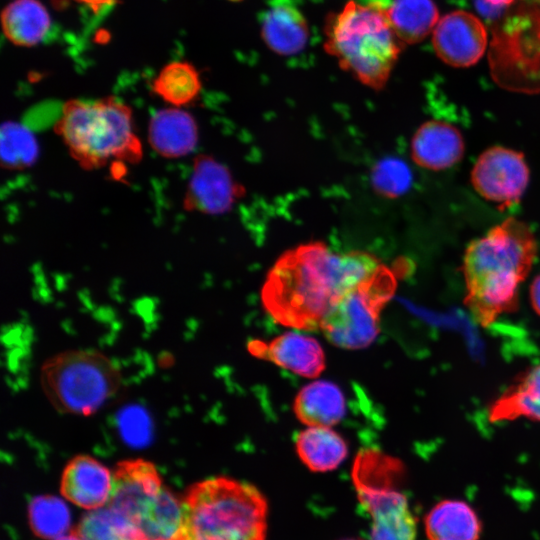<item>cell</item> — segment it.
<instances>
[{
  "label": "cell",
  "mask_w": 540,
  "mask_h": 540,
  "mask_svg": "<svg viewBox=\"0 0 540 540\" xmlns=\"http://www.w3.org/2000/svg\"><path fill=\"white\" fill-rule=\"evenodd\" d=\"M381 262L365 251L335 253L323 242L287 250L264 282L261 298L279 324L317 331L329 311L348 292L370 277Z\"/></svg>",
  "instance_id": "cell-1"
},
{
  "label": "cell",
  "mask_w": 540,
  "mask_h": 540,
  "mask_svg": "<svg viewBox=\"0 0 540 540\" xmlns=\"http://www.w3.org/2000/svg\"><path fill=\"white\" fill-rule=\"evenodd\" d=\"M537 243L529 226L508 218L467 246L463 259L464 303L486 327L518 307V288L529 274Z\"/></svg>",
  "instance_id": "cell-2"
},
{
  "label": "cell",
  "mask_w": 540,
  "mask_h": 540,
  "mask_svg": "<svg viewBox=\"0 0 540 540\" xmlns=\"http://www.w3.org/2000/svg\"><path fill=\"white\" fill-rule=\"evenodd\" d=\"M380 2L348 1L328 15L324 49L340 68L374 90L384 88L399 58L403 43Z\"/></svg>",
  "instance_id": "cell-3"
},
{
  "label": "cell",
  "mask_w": 540,
  "mask_h": 540,
  "mask_svg": "<svg viewBox=\"0 0 540 540\" xmlns=\"http://www.w3.org/2000/svg\"><path fill=\"white\" fill-rule=\"evenodd\" d=\"M54 131L86 171L137 164L143 158L142 143L134 131L133 111L115 97L66 101Z\"/></svg>",
  "instance_id": "cell-4"
},
{
  "label": "cell",
  "mask_w": 540,
  "mask_h": 540,
  "mask_svg": "<svg viewBox=\"0 0 540 540\" xmlns=\"http://www.w3.org/2000/svg\"><path fill=\"white\" fill-rule=\"evenodd\" d=\"M178 540H265L268 504L252 484L225 476L193 484Z\"/></svg>",
  "instance_id": "cell-5"
},
{
  "label": "cell",
  "mask_w": 540,
  "mask_h": 540,
  "mask_svg": "<svg viewBox=\"0 0 540 540\" xmlns=\"http://www.w3.org/2000/svg\"><path fill=\"white\" fill-rule=\"evenodd\" d=\"M105 506L140 540H178L180 536L182 501L163 485L149 461L131 459L116 466Z\"/></svg>",
  "instance_id": "cell-6"
},
{
  "label": "cell",
  "mask_w": 540,
  "mask_h": 540,
  "mask_svg": "<svg viewBox=\"0 0 540 540\" xmlns=\"http://www.w3.org/2000/svg\"><path fill=\"white\" fill-rule=\"evenodd\" d=\"M40 382L56 410L89 416L117 393L121 373L98 351L71 350L52 356L42 365Z\"/></svg>",
  "instance_id": "cell-7"
},
{
  "label": "cell",
  "mask_w": 540,
  "mask_h": 540,
  "mask_svg": "<svg viewBox=\"0 0 540 540\" xmlns=\"http://www.w3.org/2000/svg\"><path fill=\"white\" fill-rule=\"evenodd\" d=\"M401 462L376 449L355 458L352 479L361 508L370 519L369 540H416V521L398 485Z\"/></svg>",
  "instance_id": "cell-8"
},
{
  "label": "cell",
  "mask_w": 540,
  "mask_h": 540,
  "mask_svg": "<svg viewBox=\"0 0 540 540\" xmlns=\"http://www.w3.org/2000/svg\"><path fill=\"white\" fill-rule=\"evenodd\" d=\"M395 289L393 272L381 263L370 277L337 302L322 321L320 330L338 347H367L378 334L380 312Z\"/></svg>",
  "instance_id": "cell-9"
},
{
  "label": "cell",
  "mask_w": 540,
  "mask_h": 540,
  "mask_svg": "<svg viewBox=\"0 0 540 540\" xmlns=\"http://www.w3.org/2000/svg\"><path fill=\"white\" fill-rule=\"evenodd\" d=\"M529 178L524 155L502 146H493L481 153L471 172V182L477 193L500 207L519 202Z\"/></svg>",
  "instance_id": "cell-10"
},
{
  "label": "cell",
  "mask_w": 540,
  "mask_h": 540,
  "mask_svg": "<svg viewBox=\"0 0 540 540\" xmlns=\"http://www.w3.org/2000/svg\"><path fill=\"white\" fill-rule=\"evenodd\" d=\"M436 55L453 67L476 64L487 47V31L482 21L467 11H453L441 17L433 30Z\"/></svg>",
  "instance_id": "cell-11"
},
{
  "label": "cell",
  "mask_w": 540,
  "mask_h": 540,
  "mask_svg": "<svg viewBox=\"0 0 540 540\" xmlns=\"http://www.w3.org/2000/svg\"><path fill=\"white\" fill-rule=\"evenodd\" d=\"M238 191L229 170L209 155L194 158L183 198V209L203 214H223L232 207Z\"/></svg>",
  "instance_id": "cell-12"
},
{
  "label": "cell",
  "mask_w": 540,
  "mask_h": 540,
  "mask_svg": "<svg viewBox=\"0 0 540 540\" xmlns=\"http://www.w3.org/2000/svg\"><path fill=\"white\" fill-rule=\"evenodd\" d=\"M248 351L306 378H316L325 369V355L319 342L297 332H286L269 342L251 340Z\"/></svg>",
  "instance_id": "cell-13"
},
{
  "label": "cell",
  "mask_w": 540,
  "mask_h": 540,
  "mask_svg": "<svg viewBox=\"0 0 540 540\" xmlns=\"http://www.w3.org/2000/svg\"><path fill=\"white\" fill-rule=\"evenodd\" d=\"M112 485L113 472L89 455H78L66 464L60 491L73 504L94 510L107 504Z\"/></svg>",
  "instance_id": "cell-14"
},
{
  "label": "cell",
  "mask_w": 540,
  "mask_h": 540,
  "mask_svg": "<svg viewBox=\"0 0 540 540\" xmlns=\"http://www.w3.org/2000/svg\"><path fill=\"white\" fill-rule=\"evenodd\" d=\"M260 32L267 47L281 56L301 52L310 33L304 14L292 0H269L260 16Z\"/></svg>",
  "instance_id": "cell-15"
},
{
  "label": "cell",
  "mask_w": 540,
  "mask_h": 540,
  "mask_svg": "<svg viewBox=\"0 0 540 540\" xmlns=\"http://www.w3.org/2000/svg\"><path fill=\"white\" fill-rule=\"evenodd\" d=\"M465 144L461 132L453 125L429 120L423 123L411 140V156L420 167L444 170L458 163Z\"/></svg>",
  "instance_id": "cell-16"
},
{
  "label": "cell",
  "mask_w": 540,
  "mask_h": 540,
  "mask_svg": "<svg viewBox=\"0 0 540 540\" xmlns=\"http://www.w3.org/2000/svg\"><path fill=\"white\" fill-rule=\"evenodd\" d=\"M148 143L161 157L176 159L195 150L198 125L195 118L178 107L156 111L148 123Z\"/></svg>",
  "instance_id": "cell-17"
},
{
  "label": "cell",
  "mask_w": 540,
  "mask_h": 540,
  "mask_svg": "<svg viewBox=\"0 0 540 540\" xmlns=\"http://www.w3.org/2000/svg\"><path fill=\"white\" fill-rule=\"evenodd\" d=\"M345 410L341 389L324 380L304 386L294 401L296 417L308 426H333L342 420Z\"/></svg>",
  "instance_id": "cell-18"
},
{
  "label": "cell",
  "mask_w": 540,
  "mask_h": 540,
  "mask_svg": "<svg viewBox=\"0 0 540 540\" xmlns=\"http://www.w3.org/2000/svg\"><path fill=\"white\" fill-rule=\"evenodd\" d=\"M425 531L429 540H478L481 523L466 502L444 500L426 515Z\"/></svg>",
  "instance_id": "cell-19"
},
{
  "label": "cell",
  "mask_w": 540,
  "mask_h": 540,
  "mask_svg": "<svg viewBox=\"0 0 540 540\" xmlns=\"http://www.w3.org/2000/svg\"><path fill=\"white\" fill-rule=\"evenodd\" d=\"M296 451L301 461L314 472L336 469L347 457L345 440L330 427L309 426L296 435Z\"/></svg>",
  "instance_id": "cell-20"
},
{
  "label": "cell",
  "mask_w": 540,
  "mask_h": 540,
  "mask_svg": "<svg viewBox=\"0 0 540 540\" xmlns=\"http://www.w3.org/2000/svg\"><path fill=\"white\" fill-rule=\"evenodd\" d=\"M526 417L540 422V366L523 374L490 406L493 422Z\"/></svg>",
  "instance_id": "cell-21"
},
{
  "label": "cell",
  "mask_w": 540,
  "mask_h": 540,
  "mask_svg": "<svg viewBox=\"0 0 540 540\" xmlns=\"http://www.w3.org/2000/svg\"><path fill=\"white\" fill-rule=\"evenodd\" d=\"M387 16L403 44L424 40L440 19L433 0H392L387 7Z\"/></svg>",
  "instance_id": "cell-22"
},
{
  "label": "cell",
  "mask_w": 540,
  "mask_h": 540,
  "mask_svg": "<svg viewBox=\"0 0 540 540\" xmlns=\"http://www.w3.org/2000/svg\"><path fill=\"white\" fill-rule=\"evenodd\" d=\"M5 36L18 46L30 47L40 42L50 27L46 8L36 0H16L2 12Z\"/></svg>",
  "instance_id": "cell-23"
},
{
  "label": "cell",
  "mask_w": 540,
  "mask_h": 540,
  "mask_svg": "<svg viewBox=\"0 0 540 540\" xmlns=\"http://www.w3.org/2000/svg\"><path fill=\"white\" fill-rule=\"evenodd\" d=\"M153 91L174 107L192 103L201 91L198 71L187 62L166 65L154 79Z\"/></svg>",
  "instance_id": "cell-24"
},
{
  "label": "cell",
  "mask_w": 540,
  "mask_h": 540,
  "mask_svg": "<svg viewBox=\"0 0 540 540\" xmlns=\"http://www.w3.org/2000/svg\"><path fill=\"white\" fill-rule=\"evenodd\" d=\"M0 146L1 165L7 170H25L33 166L39 158L40 148L35 134L19 122H3Z\"/></svg>",
  "instance_id": "cell-25"
},
{
  "label": "cell",
  "mask_w": 540,
  "mask_h": 540,
  "mask_svg": "<svg viewBox=\"0 0 540 540\" xmlns=\"http://www.w3.org/2000/svg\"><path fill=\"white\" fill-rule=\"evenodd\" d=\"M28 518L33 533L43 539H57L70 527L67 505L55 496H37L28 507Z\"/></svg>",
  "instance_id": "cell-26"
},
{
  "label": "cell",
  "mask_w": 540,
  "mask_h": 540,
  "mask_svg": "<svg viewBox=\"0 0 540 540\" xmlns=\"http://www.w3.org/2000/svg\"><path fill=\"white\" fill-rule=\"evenodd\" d=\"M81 540H140L106 506L85 514L72 530Z\"/></svg>",
  "instance_id": "cell-27"
},
{
  "label": "cell",
  "mask_w": 540,
  "mask_h": 540,
  "mask_svg": "<svg viewBox=\"0 0 540 540\" xmlns=\"http://www.w3.org/2000/svg\"><path fill=\"white\" fill-rule=\"evenodd\" d=\"M412 183V173L401 159L390 157L379 161L372 172V184L377 193L396 198L406 193Z\"/></svg>",
  "instance_id": "cell-28"
},
{
  "label": "cell",
  "mask_w": 540,
  "mask_h": 540,
  "mask_svg": "<svg viewBox=\"0 0 540 540\" xmlns=\"http://www.w3.org/2000/svg\"><path fill=\"white\" fill-rule=\"evenodd\" d=\"M530 299L534 310L540 315V274L531 284Z\"/></svg>",
  "instance_id": "cell-29"
},
{
  "label": "cell",
  "mask_w": 540,
  "mask_h": 540,
  "mask_svg": "<svg viewBox=\"0 0 540 540\" xmlns=\"http://www.w3.org/2000/svg\"><path fill=\"white\" fill-rule=\"evenodd\" d=\"M82 3L89 5L95 12H97L104 5L111 3L113 0H78Z\"/></svg>",
  "instance_id": "cell-30"
},
{
  "label": "cell",
  "mask_w": 540,
  "mask_h": 540,
  "mask_svg": "<svg viewBox=\"0 0 540 540\" xmlns=\"http://www.w3.org/2000/svg\"><path fill=\"white\" fill-rule=\"evenodd\" d=\"M55 540H81L75 532L71 531L68 535H63Z\"/></svg>",
  "instance_id": "cell-31"
},
{
  "label": "cell",
  "mask_w": 540,
  "mask_h": 540,
  "mask_svg": "<svg viewBox=\"0 0 540 540\" xmlns=\"http://www.w3.org/2000/svg\"><path fill=\"white\" fill-rule=\"evenodd\" d=\"M493 5H506L512 2V0H485Z\"/></svg>",
  "instance_id": "cell-32"
},
{
  "label": "cell",
  "mask_w": 540,
  "mask_h": 540,
  "mask_svg": "<svg viewBox=\"0 0 540 540\" xmlns=\"http://www.w3.org/2000/svg\"><path fill=\"white\" fill-rule=\"evenodd\" d=\"M342 540H359V539H355V538H346V539H342Z\"/></svg>",
  "instance_id": "cell-33"
}]
</instances>
